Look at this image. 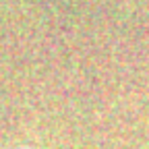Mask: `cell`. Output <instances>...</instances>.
<instances>
[{
  "label": "cell",
  "mask_w": 149,
  "mask_h": 149,
  "mask_svg": "<svg viewBox=\"0 0 149 149\" xmlns=\"http://www.w3.org/2000/svg\"><path fill=\"white\" fill-rule=\"evenodd\" d=\"M13 149H33V147H27V145H19V147H13Z\"/></svg>",
  "instance_id": "6da1fadb"
}]
</instances>
